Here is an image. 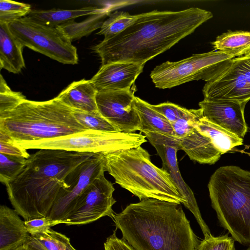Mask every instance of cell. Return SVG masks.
<instances>
[{"instance_id":"6da1fadb","label":"cell","mask_w":250,"mask_h":250,"mask_svg":"<svg viewBox=\"0 0 250 250\" xmlns=\"http://www.w3.org/2000/svg\"><path fill=\"white\" fill-rule=\"evenodd\" d=\"M212 17L211 12L198 7L140 14L131 26L112 38L104 39L92 49L100 58L102 65L114 62L145 64Z\"/></svg>"},{"instance_id":"7a4b0ae2","label":"cell","mask_w":250,"mask_h":250,"mask_svg":"<svg viewBox=\"0 0 250 250\" xmlns=\"http://www.w3.org/2000/svg\"><path fill=\"white\" fill-rule=\"evenodd\" d=\"M95 153L41 149L30 155L19 175L5 186L14 209L24 221L47 217L69 174Z\"/></svg>"},{"instance_id":"3957f363","label":"cell","mask_w":250,"mask_h":250,"mask_svg":"<svg viewBox=\"0 0 250 250\" xmlns=\"http://www.w3.org/2000/svg\"><path fill=\"white\" fill-rule=\"evenodd\" d=\"M112 219L136 250H197L200 242L181 204L145 199L114 213Z\"/></svg>"},{"instance_id":"277c9868","label":"cell","mask_w":250,"mask_h":250,"mask_svg":"<svg viewBox=\"0 0 250 250\" xmlns=\"http://www.w3.org/2000/svg\"><path fill=\"white\" fill-rule=\"evenodd\" d=\"M103 154L105 171L140 201L153 198L185 205L170 175L155 166L141 146Z\"/></svg>"},{"instance_id":"5b68a950","label":"cell","mask_w":250,"mask_h":250,"mask_svg":"<svg viewBox=\"0 0 250 250\" xmlns=\"http://www.w3.org/2000/svg\"><path fill=\"white\" fill-rule=\"evenodd\" d=\"M86 130L76 119L73 109L57 97L42 102L26 99L0 118V131L14 142L55 138Z\"/></svg>"},{"instance_id":"8992f818","label":"cell","mask_w":250,"mask_h":250,"mask_svg":"<svg viewBox=\"0 0 250 250\" xmlns=\"http://www.w3.org/2000/svg\"><path fill=\"white\" fill-rule=\"evenodd\" d=\"M208 187L220 225L234 241L250 247V171L221 167L211 176Z\"/></svg>"},{"instance_id":"52a82bcc","label":"cell","mask_w":250,"mask_h":250,"mask_svg":"<svg viewBox=\"0 0 250 250\" xmlns=\"http://www.w3.org/2000/svg\"><path fill=\"white\" fill-rule=\"evenodd\" d=\"M145 135L140 133L89 129L55 138L14 143L26 149H48L104 154L141 146L147 141Z\"/></svg>"},{"instance_id":"ba28073f","label":"cell","mask_w":250,"mask_h":250,"mask_svg":"<svg viewBox=\"0 0 250 250\" xmlns=\"http://www.w3.org/2000/svg\"><path fill=\"white\" fill-rule=\"evenodd\" d=\"M234 56L218 51L193 54L177 62L167 61L156 66L150 78L156 87L171 88L194 80L208 82L230 64Z\"/></svg>"},{"instance_id":"9c48e42d","label":"cell","mask_w":250,"mask_h":250,"mask_svg":"<svg viewBox=\"0 0 250 250\" xmlns=\"http://www.w3.org/2000/svg\"><path fill=\"white\" fill-rule=\"evenodd\" d=\"M8 25L14 36L24 47L63 64L78 63L77 48L57 27L42 24L28 16Z\"/></svg>"},{"instance_id":"30bf717a","label":"cell","mask_w":250,"mask_h":250,"mask_svg":"<svg viewBox=\"0 0 250 250\" xmlns=\"http://www.w3.org/2000/svg\"><path fill=\"white\" fill-rule=\"evenodd\" d=\"M105 171L103 154L95 153L69 174L66 180L69 188L61 191L47 215L54 226L68 215L88 185Z\"/></svg>"},{"instance_id":"8fae6325","label":"cell","mask_w":250,"mask_h":250,"mask_svg":"<svg viewBox=\"0 0 250 250\" xmlns=\"http://www.w3.org/2000/svg\"><path fill=\"white\" fill-rule=\"evenodd\" d=\"M202 92L205 100L247 104L250 100V55L233 58L217 77L205 83Z\"/></svg>"},{"instance_id":"7c38bea8","label":"cell","mask_w":250,"mask_h":250,"mask_svg":"<svg viewBox=\"0 0 250 250\" xmlns=\"http://www.w3.org/2000/svg\"><path fill=\"white\" fill-rule=\"evenodd\" d=\"M114 190L113 184L101 175L88 185L74 209L60 224L84 225L106 216L112 218V206L116 202L113 196Z\"/></svg>"},{"instance_id":"4fadbf2b","label":"cell","mask_w":250,"mask_h":250,"mask_svg":"<svg viewBox=\"0 0 250 250\" xmlns=\"http://www.w3.org/2000/svg\"><path fill=\"white\" fill-rule=\"evenodd\" d=\"M132 89L98 92V110L120 132L134 133L141 130L140 119Z\"/></svg>"},{"instance_id":"5bb4252c","label":"cell","mask_w":250,"mask_h":250,"mask_svg":"<svg viewBox=\"0 0 250 250\" xmlns=\"http://www.w3.org/2000/svg\"><path fill=\"white\" fill-rule=\"evenodd\" d=\"M247 104L236 102L203 100L199 106L208 121L243 139L248 131L244 117Z\"/></svg>"},{"instance_id":"9a60e30c","label":"cell","mask_w":250,"mask_h":250,"mask_svg":"<svg viewBox=\"0 0 250 250\" xmlns=\"http://www.w3.org/2000/svg\"><path fill=\"white\" fill-rule=\"evenodd\" d=\"M162 161V169L170 176L175 187L186 201L185 206L194 216L200 226L204 237L211 234L210 229L203 220L193 192L184 181L179 169L177 158L178 149L173 146L150 140Z\"/></svg>"},{"instance_id":"2e32d148","label":"cell","mask_w":250,"mask_h":250,"mask_svg":"<svg viewBox=\"0 0 250 250\" xmlns=\"http://www.w3.org/2000/svg\"><path fill=\"white\" fill-rule=\"evenodd\" d=\"M196 124L192 130L183 137L165 135L164 143L174 146L178 150H183L192 161L202 164H214L219 160L222 154Z\"/></svg>"},{"instance_id":"e0dca14e","label":"cell","mask_w":250,"mask_h":250,"mask_svg":"<svg viewBox=\"0 0 250 250\" xmlns=\"http://www.w3.org/2000/svg\"><path fill=\"white\" fill-rule=\"evenodd\" d=\"M144 65L129 62L102 65L90 80L97 92L131 89Z\"/></svg>"},{"instance_id":"ac0fdd59","label":"cell","mask_w":250,"mask_h":250,"mask_svg":"<svg viewBox=\"0 0 250 250\" xmlns=\"http://www.w3.org/2000/svg\"><path fill=\"white\" fill-rule=\"evenodd\" d=\"M15 210L0 207V250H13L27 241L30 234Z\"/></svg>"},{"instance_id":"d6986e66","label":"cell","mask_w":250,"mask_h":250,"mask_svg":"<svg viewBox=\"0 0 250 250\" xmlns=\"http://www.w3.org/2000/svg\"><path fill=\"white\" fill-rule=\"evenodd\" d=\"M97 93L90 80L83 79L72 83L56 97L72 109L93 112L98 111Z\"/></svg>"},{"instance_id":"ffe728a7","label":"cell","mask_w":250,"mask_h":250,"mask_svg":"<svg viewBox=\"0 0 250 250\" xmlns=\"http://www.w3.org/2000/svg\"><path fill=\"white\" fill-rule=\"evenodd\" d=\"M24 46L11 33L8 24L0 23V67L9 72L19 73L25 67Z\"/></svg>"},{"instance_id":"44dd1931","label":"cell","mask_w":250,"mask_h":250,"mask_svg":"<svg viewBox=\"0 0 250 250\" xmlns=\"http://www.w3.org/2000/svg\"><path fill=\"white\" fill-rule=\"evenodd\" d=\"M87 6L76 9H52L31 10L28 16L46 25L57 27L82 16H91L103 11L106 8Z\"/></svg>"},{"instance_id":"7402d4cb","label":"cell","mask_w":250,"mask_h":250,"mask_svg":"<svg viewBox=\"0 0 250 250\" xmlns=\"http://www.w3.org/2000/svg\"><path fill=\"white\" fill-rule=\"evenodd\" d=\"M214 50L235 58L250 55V31H228L211 42Z\"/></svg>"},{"instance_id":"603a6c76","label":"cell","mask_w":250,"mask_h":250,"mask_svg":"<svg viewBox=\"0 0 250 250\" xmlns=\"http://www.w3.org/2000/svg\"><path fill=\"white\" fill-rule=\"evenodd\" d=\"M135 103L140 119V131L174 135L171 124L162 114L152 108L150 104L136 96Z\"/></svg>"},{"instance_id":"cb8c5ba5","label":"cell","mask_w":250,"mask_h":250,"mask_svg":"<svg viewBox=\"0 0 250 250\" xmlns=\"http://www.w3.org/2000/svg\"><path fill=\"white\" fill-rule=\"evenodd\" d=\"M111 6H106L102 12L90 16L85 20L76 22L70 21L57 26L72 42L90 35L100 28L105 18L110 14Z\"/></svg>"},{"instance_id":"d4e9b609","label":"cell","mask_w":250,"mask_h":250,"mask_svg":"<svg viewBox=\"0 0 250 250\" xmlns=\"http://www.w3.org/2000/svg\"><path fill=\"white\" fill-rule=\"evenodd\" d=\"M196 125L210 138L222 154L243 144V139L211 123L203 116L197 121Z\"/></svg>"},{"instance_id":"484cf974","label":"cell","mask_w":250,"mask_h":250,"mask_svg":"<svg viewBox=\"0 0 250 250\" xmlns=\"http://www.w3.org/2000/svg\"><path fill=\"white\" fill-rule=\"evenodd\" d=\"M27 242L41 250H76L65 235L53 230H47L29 235Z\"/></svg>"},{"instance_id":"4316f807","label":"cell","mask_w":250,"mask_h":250,"mask_svg":"<svg viewBox=\"0 0 250 250\" xmlns=\"http://www.w3.org/2000/svg\"><path fill=\"white\" fill-rule=\"evenodd\" d=\"M139 17V14L130 15L127 12L116 11L111 13L104 21L97 34L103 35L104 39L112 38L131 26Z\"/></svg>"},{"instance_id":"83f0119b","label":"cell","mask_w":250,"mask_h":250,"mask_svg":"<svg viewBox=\"0 0 250 250\" xmlns=\"http://www.w3.org/2000/svg\"><path fill=\"white\" fill-rule=\"evenodd\" d=\"M73 114L77 121L87 130L106 132L119 131L99 111L87 112L73 109Z\"/></svg>"},{"instance_id":"f1b7e54d","label":"cell","mask_w":250,"mask_h":250,"mask_svg":"<svg viewBox=\"0 0 250 250\" xmlns=\"http://www.w3.org/2000/svg\"><path fill=\"white\" fill-rule=\"evenodd\" d=\"M27 159L0 153V181L5 186L15 179L24 168Z\"/></svg>"},{"instance_id":"f546056e","label":"cell","mask_w":250,"mask_h":250,"mask_svg":"<svg viewBox=\"0 0 250 250\" xmlns=\"http://www.w3.org/2000/svg\"><path fill=\"white\" fill-rule=\"evenodd\" d=\"M30 4L11 0L0 1V23H10L28 15Z\"/></svg>"},{"instance_id":"4dcf8cb0","label":"cell","mask_w":250,"mask_h":250,"mask_svg":"<svg viewBox=\"0 0 250 250\" xmlns=\"http://www.w3.org/2000/svg\"><path fill=\"white\" fill-rule=\"evenodd\" d=\"M26 99L21 92L12 91L0 75V118L14 109Z\"/></svg>"},{"instance_id":"1f68e13d","label":"cell","mask_w":250,"mask_h":250,"mask_svg":"<svg viewBox=\"0 0 250 250\" xmlns=\"http://www.w3.org/2000/svg\"><path fill=\"white\" fill-rule=\"evenodd\" d=\"M203 116L202 109H189L188 114L171 124L174 136L183 137L189 133Z\"/></svg>"},{"instance_id":"d6a6232c","label":"cell","mask_w":250,"mask_h":250,"mask_svg":"<svg viewBox=\"0 0 250 250\" xmlns=\"http://www.w3.org/2000/svg\"><path fill=\"white\" fill-rule=\"evenodd\" d=\"M197 250H236L234 240L228 234L215 237L210 234L200 241Z\"/></svg>"},{"instance_id":"836d02e7","label":"cell","mask_w":250,"mask_h":250,"mask_svg":"<svg viewBox=\"0 0 250 250\" xmlns=\"http://www.w3.org/2000/svg\"><path fill=\"white\" fill-rule=\"evenodd\" d=\"M152 108L162 114L170 123H172L188 114L189 109L177 104L165 102L157 105L150 104Z\"/></svg>"},{"instance_id":"e575fe53","label":"cell","mask_w":250,"mask_h":250,"mask_svg":"<svg viewBox=\"0 0 250 250\" xmlns=\"http://www.w3.org/2000/svg\"><path fill=\"white\" fill-rule=\"evenodd\" d=\"M0 153L6 155L28 158L30 155L27 149L16 144L5 133L0 131Z\"/></svg>"},{"instance_id":"d590c367","label":"cell","mask_w":250,"mask_h":250,"mask_svg":"<svg viewBox=\"0 0 250 250\" xmlns=\"http://www.w3.org/2000/svg\"><path fill=\"white\" fill-rule=\"evenodd\" d=\"M24 224L30 235L44 232L54 226V222L47 217L24 221Z\"/></svg>"},{"instance_id":"8d00e7d4","label":"cell","mask_w":250,"mask_h":250,"mask_svg":"<svg viewBox=\"0 0 250 250\" xmlns=\"http://www.w3.org/2000/svg\"><path fill=\"white\" fill-rule=\"evenodd\" d=\"M104 250H136L125 240L120 239L116 235V230L107 238L104 243Z\"/></svg>"},{"instance_id":"74e56055","label":"cell","mask_w":250,"mask_h":250,"mask_svg":"<svg viewBox=\"0 0 250 250\" xmlns=\"http://www.w3.org/2000/svg\"><path fill=\"white\" fill-rule=\"evenodd\" d=\"M13 250H41L37 247L29 244L27 241L22 245L19 247L18 248Z\"/></svg>"},{"instance_id":"f35d334b","label":"cell","mask_w":250,"mask_h":250,"mask_svg":"<svg viewBox=\"0 0 250 250\" xmlns=\"http://www.w3.org/2000/svg\"><path fill=\"white\" fill-rule=\"evenodd\" d=\"M244 250H250V247H249V248H248L247 249H246Z\"/></svg>"}]
</instances>
